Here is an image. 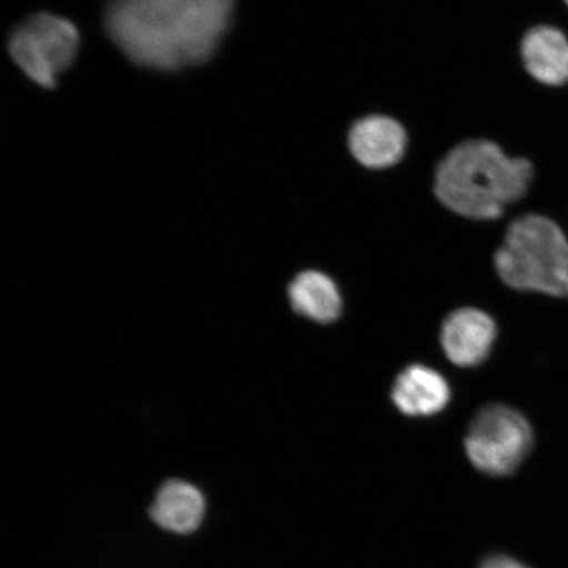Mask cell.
Returning a JSON list of instances; mask_svg holds the SVG:
<instances>
[{
    "label": "cell",
    "instance_id": "obj_1",
    "mask_svg": "<svg viewBox=\"0 0 568 568\" xmlns=\"http://www.w3.org/2000/svg\"><path fill=\"white\" fill-rule=\"evenodd\" d=\"M234 4L236 0H111L105 31L138 65L181 70L216 53Z\"/></svg>",
    "mask_w": 568,
    "mask_h": 568
},
{
    "label": "cell",
    "instance_id": "obj_2",
    "mask_svg": "<svg viewBox=\"0 0 568 568\" xmlns=\"http://www.w3.org/2000/svg\"><path fill=\"white\" fill-rule=\"evenodd\" d=\"M536 169L487 138L459 141L433 170L432 194L454 215L473 222H495L528 195Z\"/></svg>",
    "mask_w": 568,
    "mask_h": 568
},
{
    "label": "cell",
    "instance_id": "obj_3",
    "mask_svg": "<svg viewBox=\"0 0 568 568\" xmlns=\"http://www.w3.org/2000/svg\"><path fill=\"white\" fill-rule=\"evenodd\" d=\"M495 267L509 287L568 297V239L541 213H525L508 225Z\"/></svg>",
    "mask_w": 568,
    "mask_h": 568
},
{
    "label": "cell",
    "instance_id": "obj_4",
    "mask_svg": "<svg viewBox=\"0 0 568 568\" xmlns=\"http://www.w3.org/2000/svg\"><path fill=\"white\" fill-rule=\"evenodd\" d=\"M535 435L521 412L493 403L474 416L465 438L468 459L493 477H507L529 456Z\"/></svg>",
    "mask_w": 568,
    "mask_h": 568
},
{
    "label": "cell",
    "instance_id": "obj_5",
    "mask_svg": "<svg viewBox=\"0 0 568 568\" xmlns=\"http://www.w3.org/2000/svg\"><path fill=\"white\" fill-rule=\"evenodd\" d=\"M81 38L71 21L51 13H38L12 32V60L32 82L53 89L59 77L73 65Z\"/></svg>",
    "mask_w": 568,
    "mask_h": 568
},
{
    "label": "cell",
    "instance_id": "obj_6",
    "mask_svg": "<svg viewBox=\"0 0 568 568\" xmlns=\"http://www.w3.org/2000/svg\"><path fill=\"white\" fill-rule=\"evenodd\" d=\"M345 144L355 165L371 173H387L406 161L410 133L400 119L371 112L347 128Z\"/></svg>",
    "mask_w": 568,
    "mask_h": 568
},
{
    "label": "cell",
    "instance_id": "obj_7",
    "mask_svg": "<svg viewBox=\"0 0 568 568\" xmlns=\"http://www.w3.org/2000/svg\"><path fill=\"white\" fill-rule=\"evenodd\" d=\"M496 335V324L485 312L460 308L446 317L442 345L446 357L454 365L474 367L491 353Z\"/></svg>",
    "mask_w": 568,
    "mask_h": 568
},
{
    "label": "cell",
    "instance_id": "obj_8",
    "mask_svg": "<svg viewBox=\"0 0 568 568\" xmlns=\"http://www.w3.org/2000/svg\"><path fill=\"white\" fill-rule=\"evenodd\" d=\"M518 54L532 81L549 88L568 83V38L557 27H530L521 36Z\"/></svg>",
    "mask_w": 568,
    "mask_h": 568
},
{
    "label": "cell",
    "instance_id": "obj_9",
    "mask_svg": "<svg viewBox=\"0 0 568 568\" xmlns=\"http://www.w3.org/2000/svg\"><path fill=\"white\" fill-rule=\"evenodd\" d=\"M390 396L402 414L428 417L445 409L452 393L442 374L430 367L412 365L397 376Z\"/></svg>",
    "mask_w": 568,
    "mask_h": 568
},
{
    "label": "cell",
    "instance_id": "obj_10",
    "mask_svg": "<svg viewBox=\"0 0 568 568\" xmlns=\"http://www.w3.org/2000/svg\"><path fill=\"white\" fill-rule=\"evenodd\" d=\"M205 507L201 489L189 481L174 479L159 489L151 517L162 529L175 535H190L201 527Z\"/></svg>",
    "mask_w": 568,
    "mask_h": 568
},
{
    "label": "cell",
    "instance_id": "obj_11",
    "mask_svg": "<svg viewBox=\"0 0 568 568\" xmlns=\"http://www.w3.org/2000/svg\"><path fill=\"white\" fill-rule=\"evenodd\" d=\"M288 300L296 314L320 324L336 322L343 312V300L336 283L315 270L295 276L290 283Z\"/></svg>",
    "mask_w": 568,
    "mask_h": 568
},
{
    "label": "cell",
    "instance_id": "obj_12",
    "mask_svg": "<svg viewBox=\"0 0 568 568\" xmlns=\"http://www.w3.org/2000/svg\"><path fill=\"white\" fill-rule=\"evenodd\" d=\"M480 568H529L507 556H493L483 560Z\"/></svg>",
    "mask_w": 568,
    "mask_h": 568
},
{
    "label": "cell",
    "instance_id": "obj_13",
    "mask_svg": "<svg viewBox=\"0 0 568 568\" xmlns=\"http://www.w3.org/2000/svg\"><path fill=\"white\" fill-rule=\"evenodd\" d=\"M565 3L568 6V0H565Z\"/></svg>",
    "mask_w": 568,
    "mask_h": 568
}]
</instances>
